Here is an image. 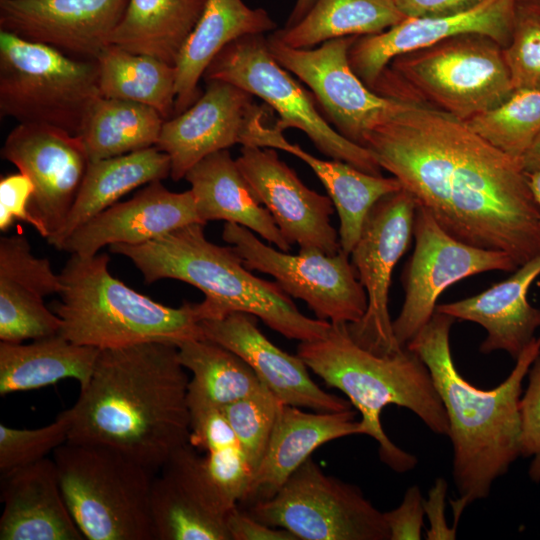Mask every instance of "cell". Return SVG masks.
Segmentation results:
<instances>
[{
	"mask_svg": "<svg viewBox=\"0 0 540 540\" xmlns=\"http://www.w3.org/2000/svg\"><path fill=\"white\" fill-rule=\"evenodd\" d=\"M236 162L290 245L329 255L341 250L338 233L330 223L332 200L308 188L275 149L244 145Z\"/></svg>",
	"mask_w": 540,
	"mask_h": 540,
	"instance_id": "e0dca14e",
	"label": "cell"
},
{
	"mask_svg": "<svg viewBox=\"0 0 540 540\" xmlns=\"http://www.w3.org/2000/svg\"><path fill=\"white\" fill-rule=\"evenodd\" d=\"M60 317L43 297L12 282L0 280V340L22 343L59 334Z\"/></svg>",
	"mask_w": 540,
	"mask_h": 540,
	"instance_id": "74e56055",
	"label": "cell"
},
{
	"mask_svg": "<svg viewBox=\"0 0 540 540\" xmlns=\"http://www.w3.org/2000/svg\"><path fill=\"white\" fill-rule=\"evenodd\" d=\"M357 37L332 39L316 48H291L272 35L268 48L275 60L305 83L335 129L361 145L364 136L390 120L402 99L381 95L352 70L348 51Z\"/></svg>",
	"mask_w": 540,
	"mask_h": 540,
	"instance_id": "9a60e30c",
	"label": "cell"
},
{
	"mask_svg": "<svg viewBox=\"0 0 540 540\" xmlns=\"http://www.w3.org/2000/svg\"><path fill=\"white\" fill-rule=\"evenodd\" d=\"M276 30V23L262 8L243 0H207L174 65L176 100L174 116L200 96L199 81L214 58L231 42L247 35Z\"/></svg>",
	"mask_w": 540,
	"mask_h": 540,
	"instance_id": "83f0119b",
	"label": "cell"
},
{
	"mask_svg": "<svg viewBox=\"0 0 540 540\" xmlns=\"http://www.w3.org/2000/svg\"><path fill=\"white\" fill-rule=\"evenodd\" d=\"M389 97L417 92L425 103L466 121L514 92L503 47L464 34L393 59L371 88Z\"/></svg>",
	"mask_w": 540,
	"mask_h": 540,
	"instance_id": "ba28073f",
	"label": "cell"
},
{
	"mask_svg": "<svg viewBox=\"0 0 540 540\" xmlns=\"http://www.w3.org/2000/svg\"><path fill=\"white\" fill-rule=\"evenodd\" d=\"M525 172L540 169V133L521 158Z\"/></svg>",
	"mask_w": 540,
	"mask_h": 540,
	"instance_id": "681fc988",
	"label": "cell"
},
{
	"mask_svg": "<svg viewBox=\"0 0 540 540\" xmlns=\"http://www.w3.org/2000/svg\"><path fill=\"white\" fill-rule=\"evenodd\" d=\"M465 122L502 152L521 159L540 133V92L515 90L497 107Z\"/></svg>",
	"mask_w": 540,
	"mask_h": 540,
	"instance_id": "8d00e7d4",
	"label": "cell"
},
{
	"mask_svg": "<svg viewBox=\"0 0 540 540\" xmlns=\"http://www.w3.org/2000/svg\"><path fill=\"white\" fill-rule=\"evenodd\" d=\"M483 0H395L399 10L408 18L438 17L465 12Z\"/></svg>",
	"mask_w": 540,
	"mask_h": 540,
	"instance_id": "c3c4849f",
	"label": "cell"
},
{
	"mask_svg": "<svg viewBox=\"0 0 540 540\" xmlns=\"http://www.w3.org/2000/svg\"><path fill=\"white\" fill-rule=\"evenodd\" d=\"M203 78L233 84L260 98L277 112L276 128L301 130L322 154L363 172L381 175L382 168L371 152L334 129L321 114L312 92L275 60L264 34L243 36L228 44Z\"/></svg>",
	"mask_w": 540,
	"mask_h": 540,
	"instance_id": "30bf717a",
	"label": "cell"
},
{
	"mask_svg": "<svg viewBox=\"0 0 540 540\" xmlns=\"http://www.w3.org/2000/svg\"><path fill=\"white\" fill-rule=\"evenodd\" d=\"M504 59L515 90L540 92V15L518 5Z\"/></svg>",
	"mask_w": 540,
	"mask_h": 540,
	"instance_id": "b9f144b4",
	"label": "cell"
},
{
	"mask_svg": "<svg viewBox=\"0 0 540 540\" xmlns=\"http://www.w3.org/2000/svg\"><path fill=\"white\" fill-rule=\"evenodd\" d=\"M406 18L395 0H316L299 22L271 35L288 47L308 49L332 39L377 34Z\"/></svg>",
	"mask_w": 540,
	"mask_h": 540,
	"instance_id": "d6a6232c",
	"label": "cell"
},
{
	"mask_svg": "<svg viewBox=\"0 0 540 540\" xmlns=\"http://www.w3.org/2000/svg\"><path fill=\"white\" fill-rule=\"evenodd\" d=\"M207 0H128L110 44L175 65Z\"/></svg>",
	"mask_w": 540,
	"mask_h": 540,
	"instance_id": "1f68e13d",
	"label": "cell"
},
{
	"mask_svg": "<svg viewBox=\"0 0 540 540\" xmlns=\"http://www.w3.org/2000/svg\"><path fill=\"white\" fill-rule=\"evenodd\" d=\"M455 318L435 311L406 345L426 364L448 417L453 447V479L459 497L451 500L457 526L464 509L488 497L494 481L521 456L522 383L540 354V337L525 347L508 377L483 390L457 370L450 349Z\"/></svg>",
	"mask_w": 540,
	"mask_h": 540,
	"instance_id": "3957f363",
	"label": "cell"
},
{
	"mask_svg": "<svg viewBox=\"0 0 540 540\" xmlns=\"http://www.w3.org/2000/svg\"><path fill=\"white\" fill-rule=\"evenodd\" d=\"M165 119L140 103L97 97L76 136L89 161L111 158L156 146Z\"/></svg>",
	"mask_w": 540,
	"mask_h": 540,
	"instance_id": "836d02e7",
	"label": "cell"
},
{
	"mask_svg": "<svg viewBox=\"0 0 540 540\" xmlns=\"http://www.w3.org/2000/svg\"><path fill=\"white\" fill-rule=\"evenodd\" d=\"M100 95L147 105L165 119L174 116L175 67L149 55L109 44L95 60Z\"/></svg>",
	"mask_w": 540,
	"mask_h": 540,
	"instance_id": "e575fe53",
	"label": "cell"
},
{
	"mask_svg": "<svg viewBox=\"0 0 540 540\" xmlns=\"http://www.w3.org/2000/svg\"><path fill=\"white\" fill-rule=\"evenodd\" d=\"M206 90L186 110L164 121L156 147L170 159L174 181L206 156L240 143L260 105L249 92L224 81H206Z\"/></svg>",
	"mask_w": 540,
	"mask_h": 540,
	"instance_id": "44dd1931",
	"label": "cell"
},
{
	"mask_svg": "<svg viewBox=\"0 0 540 540\" xmlns=\"http://www.w3.org/2000/svg\"><path fill=\"white\" fill-rule=\"evenodd\" d=\"M316 0H296V4L288 18L285 27L292 26L299 22L311 9Z\"/></svg>",
	"mask_w": 540,
	"mask_h": 540,
	"instance_id": "f907efd6",
	"label": "cell"
},
{
	"mask_svg": "<svg viewBox=\"0 0 540 540\" xmlns=\"http://www.w3.org/2000/svg\"><path fill=\"white\" fill-rule=\"evenodd\" d=\"M105 253L71 254L60 275L59 334L80 345L118 348L160 341L178 345L204 339L198 303L165 306L136 292L114 277Z\"/></svg>",
	"mask_w": 540,
	"mask_h": 540,
	"instance_id": "8992f818",
	"label": "cell"
},
{
	"mask_svg": "<svg viewBox=\"0 0 540 540\" xmlns=\"http://www.w3.org/2000/svg\"><path fill=\"white\" fill-rule=\"evenodd\" d=\"M526 176L529 188L540 210V169L526 172Z\"/></svg>",
	"mask_w": 540,
	"mask_h": 540,
	"instance_id": "816d5d0a",
	"label": "cell"
},
{
	"mask_svg": "<svg viewBox=\"0 0 540 540\" xmlns=\"http://www.w3.org/2000/svg\"><path fill=\"white\" fill-rule=\"evenodd\" d=\"M243 510L298 540H390L384 513L359 487L325 474L311 457L272 498Z\"/></svg>",
	"mask_w": 540,
	"mask_h": 540,
	"instance_id": "8fae6325",
	"label": "cell"
},
{
	"mask_svg": "<svg viewBox=\"0 0 540 540\" xmlns=\"http://www.w3.org/2000/svg\"><path fill=\"white\" fill-rule=\"evenodd\" d=\"M518 5L540 15V0H518Z\"/></svg>",
	"mask_w": 540,
	"mask_h": 540,
	"instance_id": "f5cc1de1",
	"label": "cell"
},
{
	"mask_svg": "<svg viewBox=\"0 0 540 540\" xmlns=\"http://www.w3.org/2000/svg\"><path fill=\"white\" fill-rule=\"evenodd\" d=\"M424 515L423 497L419 487L413 485L397 508L384 512L390 540L421 539Z\"/></svg>",
	"mask_w": 540,
	"mask_h": 540,
	"instance_id": "f6af8a7d",
	"label": "cell"
},
{
	"mask_svg": "<svg viewBox=\"0 0 540 540\" xmlns=\"http://www.w3.org/2000/svg\"><path fill=\"white\" fill-rule=\"evenodd\" d=\"M100 96L94 60L0 30V114L77 135Z\"/></svg>",
	"mask_w": 540,
	"mask_h": 540,
	"instance_id": "9c48e42d",
	"label": "cell"
},
{
	"mask_svg": "<svg viewBox=\"0 0 540 540\" xmlns=\"http://www.w3.org/2000/svg\"><path fill=\"white\" fill-rule=\"evenodd\" d=\"M540 275V255L519 266L504 281L474 296L444 304L435 311L456 320L481 325L487 332L479 350H503L517 359L540 328V308L528 301V291Z\"/></svg>",
	"mask_w": 540,
	"mask_h": 540,
	"instance_id": "4316f807",
	"label": "cell"
},
{
	"mask_svg": "<svg viewBox=\"0 0 540 540\" xmlns=\"http://www.w3.org/2000/svg\"><path fill=\"white\" fill-rule=\"evenodd\" d=\"M528 385L520 399L521 456L531 458L530 479L540 482V354L528 371Z\"/></svg>",
	"mask_w": 540,
	"mask_h": 540,
	"instance_id": "7bdbcfd3",
	"label": "cell"
},
{
	"mask_svg": "<svg viewBox=\"0 0 540 540\" xmlns=\"http://www.w3.org/2000/svg\"><path fill=\"white\" fill-rule=\"evenodd\" d=\"M362 146L450 235L499 250L521 266L540 255V210L521 159L468 124L427 103L400 97Z\"/></svg>",
	"mask_w": 540,
	"mask_h": 540,
	"instance_id": "6da1fadb",
	"label": "cell"
},
{
	"mask_svg": "<svg viewBox=\"0 0 540 540\" xmlns=\"http://www.w3.org/2000/svg\"><path fill=\"white\" fill-rule=\"evenodd\" d=\"M281 402L263 385L257 392L221 410L234 431L253 474L268 447Z\"/></svg>",
	"mask_w": 540,
	"mask_h": 540,
	"instance_id": "f35d334b",
	"label": "cell"
},
{
	"mask_svg": "<svg viewBox=\"0 0 540 540\" xmlns=\"http://www.w3.org/2000/svg\"><path fill=\"white\" fill-rule=\"evenodd\" d=\"M170 168L168 155L156 146L89 161L74 203L62 227L47 239L48 243L61 249L77 228L133 189L170 176Z\"/></svg>",
	"mask_w": 540,
	"mask_h": 540,
	"instance_id": "f546056e",
	"label": "cell"
},
{
	"mask_svg": "<svg viewBox=\"0 0 540 540\" xmlns=\"http://www.w3.org/2000/svg\"><path fill=\"white\" fill-rule=\"evenodd\" d=\"M1 157L34 184L30 211L48 239L63 225L81 186L89 158L78 136L37 123H19L10 131Z\"/></svg>",
	"mask_w": 540,
	"mask_h": 540,
	"instance_id": "2e32d148",
	"label": "cell"
},
{
	"mask_svg": "<svg viewBox=\"0 0 540 540\" xmlns=\"http://www.w3.org/2000/svg\"><path fill=\"white\" fill-rule=\"evenodd\" d=\"M203 226L189 224L142 244H113L110 252L130 259L146 283L176 279L201 290V321L244 312L300 342L327 334L330 322L302 314L277 282L255 276L232 246L210 242Z\"/></svg>",
	"mask_w": 540,
	"mask_h": 540,
	"instance_id": "277c9868",
	"label": "cell"
},
{
	"mask_svg": "<svg viewBox=\"0 0 540 540\" xmlns=\"http://www.w3.org/2000/svg\"><path fill=\"white\" fill-rule=\"evenodd\" d=\"M193 223L202 224L192 191L172 192L154 181L77 228L60 250L93 256L104 246L142 244Z\"/></svg>",
	"mask_w": 540,
	"mask_h": 540,
	"instance_id": "603a6c76",
	"label": "cell"
},
{
	"mask_svg": "<svg viewBox=\"0 0 540 540\" xmlns=\"http://www.w3.org/2000/svg\"><path fill=\"white\" fill-rule=\"evenodd\" d=\"M66 505L88 540H154L156 473L108 446L66 441L53 452Z\"/></svg>",
	"mask_w": 540,
	"mask_h": 540,
	"instance_id": "52a82bcc",
	"label": "cell"
},
{
	"mask_svg": "<svg viewBox=\"0 0 540 540\" xmlns=\"http://www.w3.org/2000/svg\"><path fill=\"white\" fill-rule=\"evenodd\" d=\"M100 349L76 344L60 334L31 343L0 342V395L38 389L62 379L85 387Z\"/></svg>",
	"mask_w": 540,
	"mask_h": 540,
	"instance_id": "4dcf8cb0",
	"label": "cell"
},
{
	"mask_svg": "<svg viewBox=\"0 0 540 540\" xmlns=\"http://www.w3.org/2000/svg\"><path fill=\"white\" fill-rule=\"evenodd\" d=\"M189 381L173 343L100 349L68 441L111 447L158 473L189 443Z\"/></svg>",
	"mask_w": 540,
	"mask_h": 540,
	"instance_id": "7a4b0ae2",
	"label": "cell"
},
{
	"mask_svg": "<svg viewBox=\"0 0 540 540\" xmlns=\"http://www.w3.org/2000/svg\"><path fill=\"white\" fill-rule=\"evenodd\" d=\"M232 508L208 480L203 457L187 443L156 474L150 497L154 540H230Z\"/></svg>",
	"mask_w": 540,
	"mask_h": 540,
	"instance_id": "d6986e66",
	"label": "cell"
},
{
	"mask_svg": "<svg viewBox=\"0 0 540 540\" xmlns=\"http://www.w3.org/2000/svg\"><path fill=\"white\" fill-rule=\"evenodd\" d=\"M415 248L403 273L404 302L392 321L395 339L406 345L433 316L437 299L452 284L487 271L514 272L519 266L507 253L469 245L447 233L428 210L417 205Z\"/></svg>",
	"mask_w": 540,
	"mask_h": 540,
	"instance_id": "4fadbf2b",
	"label": "cell"
},
{
	"mask_svg": "<svg viewBox=\"0 0 540 540\" xmlns=\"http://www.w3.org/2000/svg\"><path fill=\"white\" fill-rule=\"evenodd\" d=\"M222 238L242 258L244 266L275 278L283 291L303 300L317 319L332 324L358 322L367 309V295L349 254L318 250L289 254L264 244L253 231L226 222Z\"/></svg>",
	"mask_w": 540,
	"mask_h": 540,
	"instance_id": "7c38bea8",
	"label": "cell"
},
{
	"mask_svg": "<svg viewBox=\"0 0 540 540\" xmlns=\"http://www.w3.org/2000/svg\"><path fill=\"white\" fill-rule=\"evenodd\" d=\"M128 0H0V30L96 60L110 44Z\"/></svg>",
	"mask_w": 540,
	"mask_h": 540,
	"instance_id": "ffe728a7",
	"label": "cell"
},
{
	"mask_svg": "<svg viewBox=\"0 0 540 540\" xmlns=\"http://www.w3.org/2000/svg\"><path fill=\"white\" fill-rule=\"evenodd\" d=\"M518 0H483L454 15L406 18L389 29L355 39L348 51L352 70L369 87L398 56L464 34H481L505 47L512 36Z\"/></svg>",
	"mask_w": 540,
	"mask_h": 540,
	"instance_id": "ac0fdd59",
	"label": "cell"
},
{
	"mask_svg": "<svg viewBox=\"0 0 540 540\" xmlns=\"http://www.w3.org/2000/svg\"><path fill=\"white\" fill-rule=\"evenodd\" d=\"M0 280L43 298L62 290L60 275L53 272L48 259L33 255L28 240L21 234L0 239Z\"/></svg>",
	"mask_w": 540,
	"mask_h": 540,
	"instance_id": "60d3db41",
	"label": "cell"
},
{
	"mask_svg": "<svg viewBox=\"0 0 540 540\" xmlns=\"http://www.w3.org/2000/svg\"><path fill=\"white\" fill-rule=\"evenodd\" d=\"M0 540H83L64 500L54 460L1 475Z\"/></svg>",
	"mask_w": 540,
	"mask_h": 540,
	"instance_id": "484cf974",
	"label": "cell"
},
{
	"mask_svg": "<svg viewBox=\"0 0 540 540\" xmlns=\"http://www.w3.org/2000/svg\"><path fill=\"white\" fill-rule=\"evenodd\" d=\"M417 205L404 188L381 198L367 214L350 253L367 295V309L358 322L346 324V329L358 345L378 355L403 348L393 333L389 288L393 269L410 244Z\"/></svg>",
	"mask_w": 540,
	"mask_h": 540,
	"instance_id": "5bb4252c",
	"label": "cell"
},
{
	"mask_svg": "<svg viewBox=\"0 0 540 540\" xmlns=\"http://www.w3.org/2000/svg\"><path fill=\"white\" fill-rule=\"evenodd\" d=\"M297 355L328 386L343 392L361 415L364 434L379 444L381 461L398 473L412 470L417 459L385 434L380 416L388 405L411 410L435 434L448 435L442 400L422 359L403 347L390 355L358 345L346 324H332L327 334L298 345Z\"/></svg>",
	"mask_w": 540,
	"mask_h": 540,
	"instance_id": "5b68a950",
	"label": "cell"
},
{
	"mask_svg": "<svg viewBox=\"0 0 540 540\" xmlns=\"http://www.w3.org/2000/svg\"><path fill=\"white\" fill-rule=\"evenodd\" d=\"M33 194V182L20 171L0 179L1 231H6L18 220L30 224L41 234V225L30 211Z\"/></svg>",
	"mask_w": 540,
	"mask_h": 540,
	"instance_id": "ee69618b",
	"label": "cell"
},
{
	"mask_svg": "<svg viewBox=\"0 0 540 540\" xmlns=\"http://www.w3.org/2000/svg\"><path fill=\"white\" fill-rule=\"evenodd\" d=\"M448 485L445 479L437 478L428 492V498H423L424 513L429 521L426 531L428 540H454L457 527H449L445 518L446 494Z\"/></svg>",
	"mask_w": 540,
	"mask_h": 540,
	"instance_id": "7dc6e473",
	"label": "cell"
},
{
	"mask_svg": "<svg viewBox=\"0 0 540 540\" xmlns=\"http://www.w3.org/2000/svg\"><path fill=\"white\" fill-rule=\"evenodd\" d=\"M191 185L201 223L224 220L239 224L279 250L288 252L291 245L283 237L269 211L256 199L242 175L236 159L227 149L214 152L185 175Z\"/></svg>",
	"mask_w": 540,
	"mask_h": 540,
	"instance_id": "f1b7e54d",
	"label": "cell"
},
{
	"mask_svg": "<svg viewBox=\"0 0 540 540\" xmlns=\"http://www.w3.org/2000/svg\"><path fill=\"white\" fill-rule=\"evenodd\" d=\"M177 347L181 364L192 373L188 389L217 406L238 401L263 386L242 358L216 342L189 339Z\"/></svg>",
	"mask_w": 540,
	"mask_h": 540,
	"instance_id": "d590c367",
	"label": "cell"
},
{
	"mask_svg": "<svg viewBox=\"0 0 540 540\" xmlns=\"http://www.w3.org/2000/svg\"><path fill=\"white\" fill-rule=\"evenodd\" d=\"M268 106L261 105L250 119L240 144L279 149L304 161L324 185L339 217V243L350 255L357 243L367 214L386 195L403 189L392 177L373 175L339 160H322L289 142L283 131L266 123Z\"/></svg>",
	"mask_w": 540,
	"mask_h": 540,
	"instance_id": "cb8c5ba5",
	"label": "cell"
},
{
	"mask_svg": "<svg viewBox=\"0 0 540 540\" xmlns=\"http://www.w3.org/2000/svg\"><path fill=\"white\" fill-rule=\"evenodd\" d=\"M72 422L73 410L69 408L52 423L36 429H17L1 423V475L46 458L47 454L68 441Z\"/></svg>",
	"mask_w": 540,
	"mask_h": 540,
	"instance_id": "ab89813d",
	"label": "cell"
},
{
	"mask_svg": "<svg viewBox=\"0 0 540 540\" xmlns=\"http://www.w3.org/2000/svg\"><path fill=\"white\" fill-rule=\"evenodd\" d=\"M352 408L337 412H307L281 403L271 438L246 495L237 505L246 509L272 498L313 451L332 440L364 434Z\"/></svg>",
	"mask_w": 540,
	"mask_h": 540,
	"instance_id": "d4e9b609",
	"label": "cell"
},
{
	"mask_svg": "<svg viewBox=\"0 0 540 540\" xmlns=\"http://www.w3.org/2000/svg\"><path fill=\"white\" fill-rule=\"evenodd\" d=\"M230 540H298L290 531L264 524L238 506L227 515Z\"/></svg>",
	"mask_w": 540,
	"mask_h": 540,
	"instance_id": "bcb514c9",
	"label": "cell"
},
{
	"mask_svg": "<svg viewBox=\"0 0 540 540\" xmlns=\"http://www.w3.org/2000/svg\"><path fill=\"white\" fill-rule=\"evenodd\" d=\"M200 325L204 338L242 358L281 403L319 412L352 407L349 400L320 388L298 355L286 353L267 339L257 326L256 316L234 312L221 319L202 320Z\"/></svg>",
	"mask_w": 540,
	"mask_h": 540,
	"instance_id": "7402d4cb",
	"label": "cell"
}]
</instances>
